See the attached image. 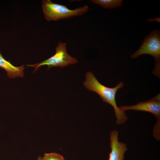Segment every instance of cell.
Segmentation results:
<instances>
[{"label":"cell","instance_id":"cell-1","mask_svg":"<svg viewBox=\"0 0 160 160\" xmlns=\"http://www.w3.org/2000/svg\"><path fill=\"white\" fill-rule=\"evenodd\" d=\"M84 87L88 90L96 92L99 95L104 102L111 105L113 108L116 117V123L118 125L125 123L128 117L125 111L118 107L116 96L118 90L124 86L122 82H119L115 87L110 88L101 84L91 72L86 75V80L83 83Z\"/></svg>","mask_w":160,"mask_h":160},{"label":"cell","instance_id":"cell-2","mask_svg":"<svg viewBox=\"0 0 160 160\" xmlns=\"http://www.w3.org/2000/svg\"><path fill=\"white\" fill-rule=\"evenodd\" d=\"M42 7L45 18L48 21H57L83 15L89 9L88 5L70 9L66 6L55 3L50 0H43Z\"/></svg>","mask_w":160,"mask_h":160},{"label":"cell","instance_id":"cell-3","mask_svg":"<svg viewBox=\"0 0 160 160\" xmlns=\"http://www.w3.org/2000/svg\"><path fill=\"white\" fill-rule=\"evenodd\" d=\"M144 54L151 55L156 62L153 73L158 77L160 73V32L157 30H153L144 39L139 49L131 55L132 58H135Z\"/></svg>","mask_w":160,"mask_h":160},{"label":"cell","instance_id":"cell-4","mask_svg":"<svg viewBox=\"0 0 160 160\" xmlns=\"http://www.w3.org/2000/svg\"><path fill=\"white\" fill-rule=\"evenodd\" d=\"M66 45V43L59 41L55 47L56 52L54 55L41 62L32 65H27V66L33 67L34 70L33 72L34 73L40 67L43 66H47V70H48L52 67L63 68L77 63L78 61L76 58L71 57L67 53Z\"/></svg>","mask_w":160,"mask_h":160},{"label":"cell","instance_id":"cell-5","mask_svg":"<svg viewBox=\"0 0 160 160\" xmlns=\"http://www.w3.org/2000/svg\"><path fill=\"white\" fill-rule=\"evenodd\" d=\"M160 94L153 98L145 101L140 102L134 105L122 106L119 107L125 111L133 110L147 112L153 114L156 119V122L153 129V135L157 140L160 139Z\"/></svg>","mask_w":160,"mask_h":160},{"label":"cell","instance_id":"cell-6","mask_svg":"<svg viewBox=\"0 0 160 160\" xmlns=\"http://www.w3.org/2000/svg\"><path fill=\"white\" fill-rule=\"evenodd\" d=\"M119 132L116 130L110 133V146L108 160H124V153L128 149L126 144L119 141Z\"/></svg>","mask_w":160,"mask_h":160},{"label":"cell","instance_id":"cell-7","mask_svg":"<svg viewBox=\"0 0 160 160\" xmlns=\"http://www.w3.org/2000/svg\"><path fill=\"white\" fill-rule=\"evenodd\" d=\"M0 67L4 69L7 72V76L10 78L23 77L24 76V66H15L4 57L1 54L0 50Z\"/></svg>","mask_w":160,"mask_h":160},{"label":"cell","instance_id":"cell-8","mask_svg":"<svg viewBox=\"0 0 160 160\" xmlns=\"http://www.w3.org/2000/svg\"><path fill=\"white\" fill-rule=\"evenodd\" d=\"M92 2L95 4H98L103 8L113 9L120 7L121 5V0H91Z\"/></svg>","mask_w":160,"mask_h":160},{"label":"cell","instance_id":"cell-9","mask_svg":"<svg viewBox=\"0 0 160 160\" xmlns=\"http://www.w3.org/2000/svg\"><path fill=\"white\" fill-rule=\"evenodd\" d=\"M42 157L43 160H65L62 155L55 152L45 153Z\"/></svg>","mask_w":160,"mask_h":160},{"label":"cell","instance_id":"cell-10","mask_svg":"<svg viewBox=\"0 0 160 160\" xmlns=\"http://www.w3.org/2000/svg\"><path fill=\"white\" fill-rule=\"evenodd\" d=\"M37 160H43L42 157L39 156L38 157Z\"/></svg>","mask_w":160,"mask_h":160}]
</instances>
